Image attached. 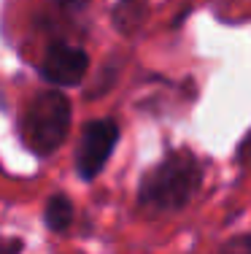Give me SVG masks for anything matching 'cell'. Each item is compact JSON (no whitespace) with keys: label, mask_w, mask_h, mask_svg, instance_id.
I'll return each mask as SVG.
<instances>
[{"label":"cell","mask_w":251,"mask_h":254,"mask_svg":"<svg viewBox=\"0 0 251 254\" xmlns=\"http://www.w3.org/2000/svg\"><path fill=\"white\" fill-rule=\"evenodd\" d=\"M200 168L189 152H176L159 162L141 184V205L151 214H173L192 200Z\"/></svg>","instance_id":"obj_1"},{"label":"cell","mask_w":251,"mask_h":254,"mask_svg":"<svg viewBox=\"0 0 251 254\" xmlns=\"http://www.w3.org/2000/svg\"><path fill=\"white\" fill-rule=\"evenodd\" d=\"M68 127H70V106L65 100V95H59L57 89L41 92L30 103L25 132H27V143L38 154L54 152L68 135Z\"/></svg>","instance_id":"obj_2"},{"label":"cell","mask_w":251,"mask_h":254,"mask_svg":"<svg viewBox=\"0 0 251 254\" xmlns=\"http://www.w3.org/2000/svg\"><path fill=\"white\" fill-rule=\"evenodd\" d=\"M116 141H119V127L111 119H98V122H89L84 127L81 146L79 154H76V168L84 179H95L103 171Z\"/></svg>","instance_id":"obj_3"},{"label":"cell","mask_w":251,"mask_h":254,"mask_svg":"<svg viewBox=\"0 0 251 254\" xmlns=\"http://www.w3.org/2000/svg\"><path fill=\"white\" fill-rule=\"evenodd\" d=\"M87 68H89V57L81 49L57 44L49 49V54H46L44 65H41V73H44V78L51 84L76 87V84L87 76Z\"/></svg>","instance_id":"obj_4"},{"label":"cell","mask_w":251,"mask_h":254,"mask_svg":"<svg viewBox=\"0 0 251 254\" xmlns=\"http://www.w3.org/2000/svg\"><path fill=\"white\" fill-rule=\"evenodd\" d=\"M70 222H73V205H70V200L65 195L51 197L49 205H46V225L59 233V230H65Z\"/></svg>","instance_id":"obj_5"},{"label":"cell","mask_w":251,"mask_h":254,"mask_svg":"<svg viewBox=\"0 0 251 254\" xmlns=\"http://www.w3.org/2000/svg\"><path fill=\"white\" fill-rule=\"evenodd\" d=\"M222 254H251V235H238L235 241L224 246Z\"/></svg>","instance_id":"obj_6"},{"label":"cell","mask_w":251,"mask_h":254,"mask_svg":"<svg viewBox=\"0 0 251 254\" xmlns=\"http://www.w3.org/2000/svg\"><path fill=\"white\" fill-rule=\"evenodd\" d=\"M57 3H62V5H81V3H87V0H57Z\"/></svg>","instance_id":"obj_7"}]
</instances>
